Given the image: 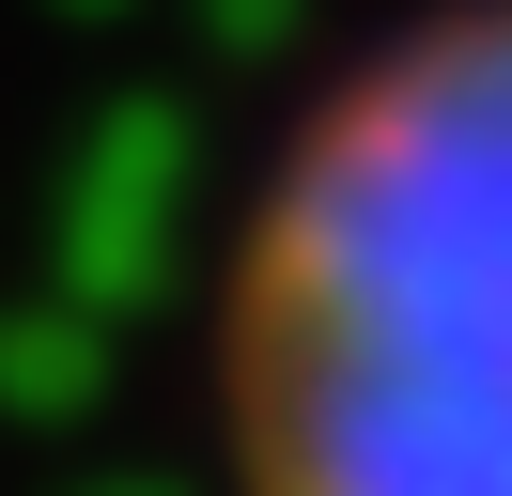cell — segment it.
<instances>
[{
  "label": "cell",
  "instance_id": "6da1fadb",
  "mask_svg": "<svg viewBox=\"0 0 512 496\" xmlns=\"http://www.w3.org/2000/svg\"><path fill=\"white\" fill-rule=\"evenodd\" d=\"M249 496H512V0H450L280 140L218 295Z\"/></svg>",
  "mask_w": 512,
  "mask_h": 496
}]
</instances>
